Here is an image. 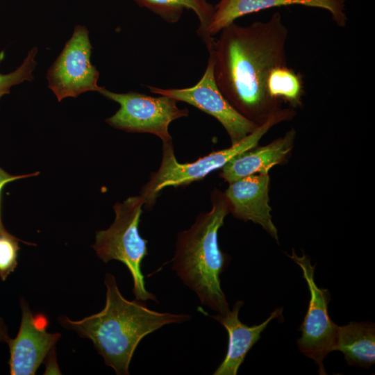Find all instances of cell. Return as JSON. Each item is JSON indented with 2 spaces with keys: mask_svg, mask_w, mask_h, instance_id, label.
Wrapping results in <instances>:
<instances>
[{
  "mask_svg": "<svg viewBox=\"0 0 375 375\" xmlns=\"http://www.w3.org/2000/svg\"><path fill=\"white\" fill-rule=\"evenodd\" d=\"M98 92L120 106L106 119L107 124L126 132L155 135L162 142L172 141L169 133L170 123L189 115L186 108L180 109L177 101L164 95L155 97L133 91L115 93L103 87Z\"/></svg>",
  "mask_w": 375,
  "mask_h": 375,
  "instance_id": "6",
  "label": "cell"
},
{
  "mask_svg": "<svg viewBox=\"0 0 375 375\" xmlns=\"http://www.w3.org/2000/svg\"><path fill=\"white\" fill-rule=\"evenodd\" d=\"M104 283L106 299L102 310L81 320L61 316L58 321L65 328L90 340L106 365L117 374L128 375L133 353L146 335L165 325L185 322L190 316L155 311L142 301L127 300L110 273L106 274Z\"/></svg>",
  "mask_w": 375,
  "mask_h": 375,
  "instance_id": "2",
  "label": "cell"
},
{
  "mask_svg": "<svg viewBox=\"0 0 375 375\" xmlns=\"http://www.w3.org/2000/svg\"><path fill=\"white\" fill-rule=\"evenodd\" d=\"M220 32L209 53L217 86L239 113L260 126L282 109L266 83L273 68L287 65L289 31L276 12L267 22L246 26L233 22Z\"/></svg>",
  "mask_w": 375,
  "mask_h": 375,
  "instance_id": "1",
  "label": "cell"
},
{
  "mask_svg": "<svg viewBox=\"0 0 375 375\" xmlns=\"http://www.w3.org/2000/svg\"><path fill=\"white\" fill-rule=\"evenodd\" d=\"M19 242L35 245L21 240L11 234L0 235V278L2 281H5L17 267L18 252L20 249Z\"/></svg>",
  "mask_w": 375,
  "mask_h": 375,
  "instance_id": "19",
  "label": "cell"
},
{
  "mask_svg": "<svg viewBox=\"0 0 375 375\" xmlns=\"http://www.w3.org/2000/svg\"><path fill=\"white\" fill-rule=\"evenodd\" d=\"M335 351L343 353L349 366L371 367L375 362V324L351 322L339 326Z\"/></svg>",
  "mask_w": 375,
  "mask_h": 375,
  "instance_id": "15",
  "label": "cell"
},
{
  "mask_svg": "<svg viewBox=\"0 0 375 375\" xmlns=\"http://www.w3.org/2000/svg\"><path fill=\"white\" fill-rule=\"evenodd\" d=\"M92 49L88 28L76 26L71 38L47 71L48 87L58 101L89 91L98 92L99 72L90 62Z\"/></svg>",
  "mask_w": 375,
  "mask_h": 375,
  "instance_id": "8",
  "label": "cell"
},
{
  "mask_svg": "<svg viewBox=\"0 0 375 375\" xmlns=\"http://www.w3.org/2000/svg\"><path fill=\"white\" fill-rule=\"evenodd\" d=\"M288 256L302 269L310 296L307 312L299 327L301 336L297 340L299 349L315 361L319 374H326L323 361L330 352L335 351L339 326L328 315L331 294L327 289L317 285L314 278L315 265H311L307 255L299 256L292 250Z\"/></svg>",
  "mask_w": 375,
  "mask_h": 375,
  "instance_id": "7",
  "label": "cell"
},
{
  "mask_svg": "<svg viewBox=\"0 0 375 375\" xmlns=\"http://www.w3.org/2000/svg\"><path fill=\"white\" fill-rule=\"evenodd\" d=\"M293 109L282 108L253 132L230 147L213 151L188 163L177 161L172 141L162 142V157L158 169L151 174L149 181L142 188L140 196L147 210L153 208L162 189L185 186L201 180L212 172L223 167L236 155L258 145L259 140L274 125L293 118Z\"/></svg>",
  "mask_w": 375,
  "mask_h": 375,
  "instance_id": "4",
  "label": "cell"
},
{
  "mask_svg": "<svg viewBox=\"0 0 375 375\" xmlns=\"http://www.w3.org/2000/svg\"><path fill=\"white\" fill-rule=\"evenodd\" d=\"M40 174L39 172H33L32 174H22V175H11L6 172L4 169L0 167V235H10L5 228L1 219V192L6 184L10 183L13 181L27 178L30 176H35Z\"/></svg>",
  "mask_w": 375,
  "mask_h": 375,
  "instance_id": "20",
  "label": "cell"
},
{
  "mask_svg": "<svg viewBox=\"0 0 375 375\" xmlns=\"http://www.w3.org/2000/svg\"><path fill=\"white\" fill-rule=\"evenodd\" d=\"M147 88L151 93L185 102L214 117L225 128L231 145L244 139L259 126L239 113L221 93L215 81L211 55H209L203 76L194 86L165 89L148 85Z\"/></svg>",
  "mask_w": 375,
  "mask_h": 375,
  "instance_id": "9",
  "label": "cell"
},
{
  "mask_svg": "<svg viewBox=\"0 0 375 375\" xmlns=\"http://www.w3.org/2000/svg\"><path fill=\"white\" fill-rule=\"evenodd\" d=\"M37 52V47H33L17 69L7 74L0 73V99L3 95L9 94L10 89L13 85L24 81H33L34 78L33 72L37 65V62L35 60ZM2 58V57L0 58V62Z\"/></svg>",
  "mask_w": 375,
  "mask_h": 375,
  "instance_id": "18",
  "label": "cell"
},
{
  "mask_svg": "<svg viewBox=\"0 0 375 375\" xmlns=\"http://www.w3.org/2000/svg\"><path fill=\"white\" fill-rule=\"evenodd\" d=\"M10 338L8 327L3 319L0 317V342L7 343Z\"/></svg>",
  "mask_w": 375,
  "mask_h": 375,
  "instance_id": "21",
  "label": "cell"
},
{
  "mask_svg": "<svg viewBox=\"0 0 375 375\" xmlns=\"http://www.w3.org/2000/svg\"><path fill=\"white\" fill-rule=\"evenodd\" d=\"M266 88L273 99L287 101L293 107L301 104L303 92L301 76L287 65L278 66L269 72Z\"/></svg>",
  "mask_w": 375,
  "mask_h": 375,
  "instance_id": "17",
  "label": "cell"
},
{
  "mask_svg": "<svg viewBox=\"0 0 375 375\" xmlns=\"http://www.w3.org/2000/svg\"><path fill=\"white\" fill-rule=\"evenodd\" d=\"M140 7L145 8L168 23H176L184 9L194 11L199 21L197 30L208 53L212 50L214 39L207 33V28L215 10V6L208 0H133Z\"/></svg>",
  "mask_w": 375,
  "mask_h": 375,
  "instance_id": "16",
  "label": "cell"
},
{
  "mask_svg": "<svg viewBox=\"0 0 375 375\" xmlns=\"http://www.w3.org/2000/svg\"><path fill=\"white\" fill-rule=\"evenodd\" d=\"M268 174L245 176L233 182L224 192L230 212L242 221H251L260 225L278 242V231L274 224L269 205Z\"/></svg>",
  "mask_w": 375,
  "mask_h": 375,
  "instance_id": "11",
  "label": "cell"
},
{
  "mask_svg": "<svg viewBox=\"0 0 375 375\" xmlns=\"http://www.w3.org/2000/svg\"><path fill=\"white\" fill-rule=\"evenodd\" d=\"M210 201V211L201 212L188 229L178 233L172 269L196 293L201 305L224 314L230 308L220 275L230 257L219 247L218 231L230 210L224 193L217 188L211 192Z\"/></svg>",
  "mask_w": 375,
  "mask_h": 375,
  "instance_id": "3",
  "label": "cell"
},
{
  "mask_svg": "<svg viewBox=\"0 0 375 375\" xmlns=\"http://www.w3.org/2000/svg\"><path fill=\"white\" fill-rule=\"evenodd\" d=\"M243 304L242 301H237L231 310L210 316L226 328L228 335L226 356L213 373L214 375H236L247 353L259 340L269 323L275 318L282 317L283 307H281L273 311L261 324L249 326L243 324L238 317Z\"/></svg>",
  "mask_w": 375,
  "mask_h": 375,
  "instance_id": "13",
  "label": "cell"
},
{
  "mask_svg": "<svg viewBox=\"0 0 375 375\" xmlns=\"http://www.w3.org/2000/svg\"><path fill=\"white\" fill-rule=\"evenodd\" d=\"M346 0H219L207 28L212 37L238 18L260 10L293 5L324 9L330 12L332 19L340 27L347 22L345 13Z\"/></svg>",
  "mask_w": 375,
  "mask_h": 375,
  "instance_id": "12",
  "label": "cell"
},
{
  "mask_svg": "<svg viewBox=\"0 0 375 375\" xmlns=\"http://www.w3.org/2000/svg\"><path fill=\"white\" fill-rule=\"evenodd\" d=\"M295 137L296 131L291 128L267 145L256 146L236 155L221 168L219 176L229 183L250 175L268 174L270 169L286 159Z\"/></svg>",
  "mask_w": 375,
  "mask_h": 375,
  "instance_id": "14",
  "label": "cell"
},
{
  "mask_svg": "<svg viewBox=\"0 0 375 375\" xmlns=\"http://www.w3.org/2000/svg\"><path fill=\"white\" fill-rule=\"evenodd\" d=\"M144 204L140 195L116 203L113 206L115 212L113 223L108 228L96 233L95 242L92 247L104 262L115 260L126 265L133 278L132 291L135 299L157 302L155 294L146 289L141 270L142 262L148 255V242L139 233Z\"/></svg>",
  "mask_w": 375,
  "mask_h": 375,
  "instance_id": "5",
  "label": "cell"
},
{
  "mask_svg": "<svg viewBox=\"0 0 375 375\" xmlns=\"http://www.w3.org/2000/svg\"><path fill=\"white\" fill-rule=\"evenodd\" d=\"M22 311L19 332L7 342L10 349L8 365L12 375H33L54 348L60 338L59 333H49L47 317L33 315L25 300H20Z\"/></svg>",
  "mask_w": 375,
  "mask_h": 375,
  "instance_id": "10",
  "label": "cell"
}]
</instances>
